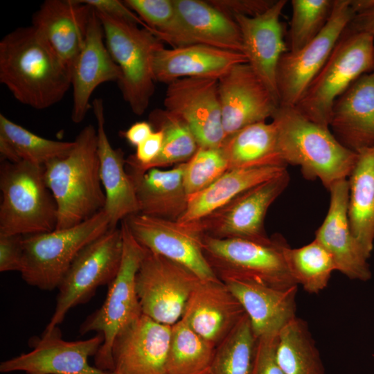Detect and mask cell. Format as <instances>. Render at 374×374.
Listing matches in <instances>:
<instances>
[{
  "mask_svg": "<svg viewBox=\"0 0 374 374\" xmlns=\"http://www.w3.org/2000/svg\"><path fill=\"white\" fill-rule=\"evenodd\" d=\"M0 82L19 103L44 109L63 98L71 75L30 26L18 28L1 40Z\"/></svg>",
  "mask_w": 374,
  "mask_h": 374,
  "instance_id": "cell-1",
  "label": "cell"
},
{
  "mask_svg": "<svg viewBox=\"0 0 374 374\" xmlns=\"http://www.w3.org/2000/svg\"><path fill=\"white\" fill-rule=\"evenodd\" d=\"M46 184L57 208L56 230L71 228L104 210L106 198L100 175L97 130L85 126L65 157L44 165Z\"/></svg>",
  "mask_w": 374,
  "mask_h": 374,
  "instance_id": "cell-2",
  "label": "cell"
},
{
  "mask_svg": "<svg viewBox=\"0 0 374 374\" xmlns=\"http://www.w3.org/2000/svg\"><path fill=\"white\" fill-rule=\"evenodd\" d=\"M271 118L286 166H299L306 179H319L328 190L348 179L357 152L344 146L330 127L309 120L292 106L279 105Z\"/></svg>",
  "mask_w": 374,
  "mask_h": 374,
  "instance_id": "cell-3",
  "label": "cell"
},
{
  "mask_svg": "<svg viewBox=\"0 0 374 374\" xmlns=\"http://www.w3.org/2000/svg\"><path fill=\"white\" fill-rule=\"evenodd\" d=\"M0 235H29L55 230L57 208L44 166L21 160L0 166Z\"/></svg>",
  "mask_w": 374,
  "mask_h": 374,
  "instance_id": "cell-4",
  "label": "cell"
},
{
  "mask_svg": "<svg viewBox=\"0 0 374 374\" xmlns=\"http://www.w3.org/2000/svg\"><path fill=\"white\" fill-rule=\"evenodd\" d=\"M123 252L121 265L109 285L102 306L88 316L80 328L82 335L95 331L102 335L103 342L95 355V366L111 372L112 349L118 335L141 314L136 287V278L147 252L134 237L125 219L121 222Z\"/></svg>",
  "mask_w": 374,
  "mask_h": 374,
  "instance_id": "cell-5",
  "label": "cell"
},
{
  "mask_svg": "<svg viewBox=\"0 0 374 374\" xmlns=\"http://www.w3.org/2000/svg\"><path fill=\"white\" fill-rule=\"evenodd\" d=\"M373 69V37L347 27L295 107L309 120L329 127L337 98L361 75Z\"/></svg>",
  "mask_w": 374,
  "mask_h": 374,
  "instance_id": "cell-6",
  "label": "cell"
},
{
  "mask_svg": "<svg viewBox=\"0 0 374 374\" xmlns=\"http://www.w3.org/2000/svg\"><path fill=\"white\" fill-rule=\"evenodd\" d=\"M96 12L106 46L121 72L118 84L123 97L133 113L141 116L154 92L153 62L162 42L145 28Z\"/></svg>",
  "mask_w": 374,
  "mask_h": 374,
  "instance_id": "cell-7",
  "label": "cell"
},
{
  "mask_svg": "<svg viewBox=\"0 0 374 374\" xmlns=\"http://www.w3.org/2000/svg\"><path fill=\"white\" fill-rule=\"evenodd\" d=\"M109 228V218L103 210L69 229L24 235L22 278L40 290L57 288L78 254Z\"/></svg>",
  "mask_w": 374,
  "mask_h": 374,
  "instance_id": "cell-8",
  "label": "cell"
},
{
  "mask_svg": "<svg viewBox=\"0 0 374 374\" xmlns=\"http://www.w3.org/2000/svg\"><path fill=\"white\" fill-rule=\"evenodd\" d=\"M286 244L282 236L266 243L206 234L202 239L204 256L219 278L234 277L279 290L298 286L285 259Z\"/></svg>",
  "mask_w": 374,
  "mask_h": 374,
  "instance_id": "cell-9",
  "label": "cell"
},
{
  "mask_svg": "<svg viewBox=\"0 0 374 374\" xmlns=\"http://www.w3.org/2000/svg\"><path fill=\"white\" fill-rule=\"evenodd\" d=\"M123 252L120 228H109L75 257L57 289L56 305L44 332L58 326L73 308L87 303L102 285H109L118 271Z\"/></svg>",
  "mask_w": 374,
  "mask_h": 374,
  "instance_id": "cell-10",
  "label": "cell"
},
{
  "mask_svg": "<svg viewBox=\"0 0 374 374\" xmlns=\"http://www.w3.org/2000/svg\"><path fill=\"white\" fill-rule=\"evenodd\" d=\"M352 0H334L330 18L312 41L280 57L276 71L280 105L295 107L322 69L354 16Z\"/></svg>",
  "mask_w": 374,
  "mask_h": 374,
  "instance_id": "cell-11",
  "label": "cell"
},
{
  "mask_svg": "<svg viewBox=\"0 0 374 374\" xmlns=\"http://www.w3.org/2000/svg\"><path fill=\"white\" fill-rule=\"evenodd\" d=\"M201 280L186 267L147 249L136 278L142 314L168 326L179 321Z\"/></svg>",
  "mask_w": 374,
  "mask_h": 374,
  "instance_id": "cell-12",
  "label": "cell"
},
{
  "mask_svg": "<svg viewBox=\"0 0 374 374\" xmlns=\"http://www.w3.org/2000/svg\"><path fill=\"white\" fill-rule=\"evenodd\" d=\"M135 239L146 249L190 270L201 280H216L203 250L200 220L180 222L140 213L125 218Z\"/></svg>",
  "mask_w": 374,
  "mask_h": 374,
  "instance_id": "cell-13",
  "label": "cell"
},
{
  "mask_svg": "<svg viewBox=\"0 0 374 374\" xmlns=\"http://www.w3.org/2000/svg\"><path fill=\"white\" fill-rule=\"evenodd\" d=\"M290 182L287 170L256 185L200 220L205 234L217 238H240L269 242L265 218L269 207Z\"/></svg>",
  "mask_w": 374,
  "mask_h": 374,
  "instance_id": "cell-14",
  "label": "cell"
},
{
  "mask_svg": "<svg viewBox=\"0 0 374 374\" xmlns=\"http://www.w3.org/2000/svg\"><path fill=\"white\" fill-rule=\"evenodd\" d=\"M166 111L183 121L199 148H220L226 139L218 80L182 78L168 84Z\"/></svg>",
  "mask_w": 374,
  "mask_h": 374,
  "instance_id": "cell-15",
  "label": "cell"
},
{
  "mask_svg": "<svg viewBox=\"0 0 374 374\" xmlns=\"http://www.w3.org/2000/svg\"><path fill=\"white\" fill-rule=\"evenodd\" d=\"M103 342L101 334L92 338L67 341L62 338L58 326L44 332L31 341L32 350L3 361L1 373L24 371L28 374H112L89 364Z\"/></svg>",
  "mask_w": 374,
  "mask_h": 374,
  "instance_id": "cell-16",
  "label": "cell"
},
{
  "mask_svg": "<svg viewBox=\"0 0 374 374\" xmlns=\"http://www.w3.org/2000/svg\"><path fill=\"white\" fill-rule=\"evenodd\" d=\"M218 93L226 138L272 118L280 105L248 63L234 66L218 80Z\"/></svg>",
  "mask_w": 374,
  "mask_h": 374,
  "instance_id": "cell-17",
  "label": "cell"
},
{
  "mask_svg": "<svg viewBox=\"0 0 374 374\" xmlns=\"http://www.w3.org/2000/svg\"><path fill=\"white\" fill-rule=\"evenodd\" d=\"M171 326L141 314L116 337L112 374H167Z\"/></svg>",
  "mask_w": 374,
  "mask_h": 374,
  "instance_id": "cell-18",
  "label": "cell"
},
{
  "mask_svg": "<svg viewBox=\"0 0 374 374\" xmlns=\"http://www.w3.org/2000/svg\"><path fill=\"white\" fill-rule=\"evenodd\" d=\"M328 190V211L314 239L331 254L337 271L350 279L368 281L372 277L368 258L353 235L348 216V179L335 182Z\"/></svg>",
  "mask_w": 374,
  "mask_h": 374,
  "instance_id": "cell-19",
  "label": "cell"
},
{
  "mask_svg": "<svg viewBox=\"0 0 374 374\" xmlns=\"http://www.w3.org/2000/svg\"><path fill=\"white\" fill-rule=\"evenodd\" d=\"M286 3V0H278L255 17H233L240 30L247 63L278 101L276 71L281 56L288 51L280 20Z\"/></svg>",
  "mask_w": 374,
  "mask_h": 374,
  "instance_id": "cell-20",
  "label": "cell"
},
{
  "mask_svg": "<svg viewBox=\"0 0 374 374\" xmlns=\"http://www.w3.org/2000/svg\"><path fill=\"white\" fill-rule=\"evenodd\" d=\"M91 7L80 0H46L32 26L70 73L84 45Z\"/></svg>",
  "mask_w": 374,
  "mask_h": 374,
  "instance_id": "cell-21",
  "label": "cell"
},
{
  "mask_svg": "<svg viewBox=\"0 0 374 374\" xmlns=\"http://www.w3.org/2000/svg\"><path fill=\"white\" fill-rule=\"evenodd\" d=\"M121 78V70L106 46L100 20L92 8L84 43L71 73L72 121H83L91 107L90 98L96 87L107 82L118 83Z\"/></svg>",
  "mask_w": 374,
  "mask_h": 374,
  "instance_id": "cell-22",
  "label": "cell"
},
{
  "mask_svg": "<svg viewBox=\"0 0 374 374\" xmlns=\"http://www.w3.org/2000/svg\"><path fill=\"white\" fill-rule=\"evenodd\" d=\"M245 314L239 301L219 278L197 284L181 318L199 335L217 346Z\"/></svg>",
  "mask_w": 374,
  "mask_h": 374,
  "instance_id": "cell-23",
  "label": "cell"
},
{
  "mask_svg": "<svg viewBox=\"0 0 374 374\" xmlns=\"http://www.w3.org/2000/svg\"><path fill=\"white\" fill-rule=\"evenodd\" d=\"M91 106L97 124L100 175L106 198L104 211L109 218L110 228H115L128 216L139 213V204L134 184L125 168L124 153L121 149L112 146L106 134L103 100L95 98Z\"/></svg>",
  "mask_w": 374,
  "mask_h": 374,
  "instance_id": "cell-24",
  "label": "cell"
},
{
  "mask_svg": "<svg viewBox=\"0 0 374 374\" xmlns=\"http://www.w3.org/2000/svg\"><path fill=\"white\" fill-rule=\"evenodd\" d=\"M242 305L256 339L278 335L296 317L298 286L279 290L249 280L220 278Z\"/></svg>",
  "mask_w": 374,
  "mask_h": 374,
  "instance_id": "cell-25",
  "label": "cell"
},
{
  "mask_svg": "<svg viewBox=\"0 0 374 374\" xmlns=\"http://www.w3.org/2000/svg\"><path fill=\"white\" fill-rule=\"evenodd\" d=\"M329 127L344 146L354 152L374 146V69L337 98Z\"/></svg>",
  "mask_w": 374,
  "mask_h": 374,
  "instance_id": "cell-26",
  "label": "cell"
},
{
  "mask_svg": "<svg viewBox=\"0 0 374 374\" xmlns=\"http://www.w3.org/2000/svg\"><path fill=\"white\" fill-rule=\"evenodd\" d=\"M247 63L242 53L195 44L172 48L161 47L155 53V81L169 84L182 78L219 80L234 66Z\"/></svg>",
  "mask_w": 374,
  "mask_h": 374,
  "instance_id": "cell-27",
  "label": "cell"
},
{
  "mask_svg": "<svg viewBox=\"0 0 374 374\" xmlns=\"http://www.w3.org/2000/svg\"><path fill=\"white\" fill-rule=\"evenodd\" d=\"M186 162L168 170L154 168L145 172L125 166L134 186L140 213L170 220H179L186 210L188 201L184 181Z\"/></svg>",
  "mask_w": 374,
  "mask_h": 374,
  "instance_id": "cell-28",
  "label": "cell"
},
{
  "mask_svg": "<svg viewBox=\"0 0 374 374\" xmlns=\"http://www.w3.org/2000/svg\"><path fill=\"white\" fill-rule=\"evenodd\" d=\"M285 170V166L229 169L206 188L188 197L186 210L177 221L200 220L244 191L278 176Z\"/></svg>",
  "mask_w": 374,
  "mask_h": 374,
  "instance_id": "cell-29",
  "label": "cell"
},
{
  "mask_svg": "<svg viewBox=\"0 0 374 374\" xmlns=\"http://www.w3.org/2000/svg\"><path fill=\"white\" fill-rule=\"evenodd\" d=\"M348 177V216L353 235L369 258L374 242V146L362 149Z\"/></svg>",
  "mask_w": 374,
  "mask_h": 374,
  "instance_id": "cell-30",
  "label": "cell"
},
{
  "mask_svg": "<svg viewBox=\"0 0 374 374\" xmlns=\"http://www.w3.org/2000/svg\"><path fill=\"white\" fill-rule=\"evenodd\" d=\"M229 170L264 166H285L273 121L249 125L227 136L221 147Z\"/></svg>",
  "mask_w": 374,
  "mask_h": 374,
  "instance_id": "cell-31",
  "label": "cell"
},
{
  "mask_svg": "<svg viewBox=\"0 0 374 374\" xmlns=\"http://www.w3.org/2000/svg\"><path fill=\"white\" fill-rule=\"evenodd\" d=\"M173 1L198 44L243 53L240 30L234 19L224 14L208 1Z\"/></svg>",
  "mask_w": 374,
  "mask_h": 374,
  "instance_id": "cell-32",
  "label": "cell"
},
{
  "mask_svg": "<svg viewBox=\"0 0 374 374\" xmlns=\"http://www.w3.org/2000/svg\"><path fill=\"white\" fill-rule=\"evenodd\" d=\"M276 357L284 374H325L315 341L301 318L296 317L279 332Z\"/></svg>",
  "mask_w": 374,
  "mask_h": 374,
  "instance_id": "cell-33",
  "label": "cell"
},
{
  "mask_svg": "<svg viewBox=\"0 0 374 374\" xmlns=\"http://www.w3.org/2000/svg\"><path fill=\"white\" fill-rule=\"evenodd\" d=\"M145 28L174 48L198 44L177 11L173 0H126Z\"/></svg>",
  "mask_w": 374,
  "mask_h": 374,
  "instance_id": "cell-34",
  "label": "cell"
},
{
  "mask_svg": "<svg viewBox=\"0 0 374 374\" xmlns=\"http://www.w3.org/2000/svg\"><path fill=\"white\" fill-rule=\"evenodd\" d=\"M283 253L293 278L309 294L325 289L332 273L337 271L331 254L315 239L299 248L286 244Z\"/></svg>",
  "mask_w": 374,
  "mask_h": 374,
  "instance_id": "cell-35",
  "label": "cell"
},
{
  "mask_svg": "<svg viewBox=\"0 0 374 374\" xmlns=\"http://www.w3.org/2000/svg\"><path fill=\"white\" fill-rule=\"evenodd\" d=\"M215 348L181 318L171 326L167 374H191L208 368Z\"/></svg>",
  "mask_w": 374,
  "mask_h": 374,
  "instance_id": "cell-36",
  "label": "cell"
},
{
  "mask_svg": "<svg viewBox=\"0 0 374 374\" xmlns=\"http://www.w3.org/2000/svg\"><path fill=\"white\" fill-rule=\"evenodd\" d=\"M256 338L245 314L216 346L211 374H250Z\"/></svg>",
  "mask_w": 374,
  "mask_h": 374,
  "instance_id": "cell-37",
  "label": "cell"
},
{
  "mask_svg": "<svg viewBox=\"0 0 374 374\" xmlns=\"http://www.w3.org/2000/svg\"><path fill=\"white\" fill-rule=\"evenodd\" d=\"M150 120L152 125H156L163 132L161 150L158 157L145 167L141 169L128 167L145 172L154 168L186 162L195 154L199 148L197 142L183 121L166 110L152 112Z\"/></svg>",
  "mask_w": 374,
  "mask_h": 374,
  "instance_id": "cell-38",
  "label": "cell"
},
{
  "mask_svg": "<svg viewBox=\"0 0 374 374\" xmlns=\"http://www.w3.org/2000/svg\"><path fill=\"white\" fill-rule=\"evenodd\" d=\"M0 135L10 143L21 160L41 166L66 156L74 145V141H55L38 136L3 114H0Z\"/></svg>",
  "mask_w": 374,
  "mask_h": 374,
  "instance_id": "cell-39",
  "label": "cell"
},
{
  "mask_svg": "<svg viewBox=\"0 0 374 374\" xmlns=\"http://www.w3.org/2000/svg\"><path fill=\"white\" fill-rule=\"evenodd\" d=\"M289 49L295 52L312 41L324 28L334 0H292Z\"/></svg>",
  "mask_w": 374,
  "mask_h": 374,
  "instance_id": "cell-40",
  "label": "cell"
},
{
  "mask_svg": "<svg viewBox=\"0 0 374 374\" xmlns=\"http://www.w3.org/2000/svg\"><path fill=\"white\" fill-rule=\"evenodd\" d=\"M229 170L222 148H199L186 164L184 186L188 197L204 190Z\"/></svg>",
  "mask_w": 374,
  "mask_h": 374,
  "instance_id": "cell-41",
  "label": "cell"
},
{
  "mask_svg": "<svg viewBox=\"0 0 374 374\" xmlns=\"http://www.w3.org/2000/svg\"><path fill=\"white\" fill-rule=\"evenodd\" d=\"M278 335L256 339L250 374H284L276 357Z\"/></svg>",
  "mask_w": 374,
  "mask_h": 374,
  "instance_id": "cell-42",
  "label": "cell"
},
{
  "mask_svg": "<svg viewBox=\"0 0 374 374\" xmlns=\"http://www.w3.org/2000/svg\"><path fill=\"white\" fill-rule=\"evenodd\" d=\"M208 1L233 19L235 15L255 17L265 12L275 2L271 0H211Z\"/></svg>",
  "mask_w": 374,
  "mask_h": 374,
  "instance_id": "cell-43",
  "label": "cell"
},
{
  "mask_svg": "<svg viewBox=\"0 0 374 374\" xmlns=\"http://www.w3.org/2000/svg\"><path fill=\"white\" fill-rule=\"evenodd\" d=\"M23 235H0V271H21Z\"/></svg>",
  "mask_w": 374,
  "mask_h": 374,
  "instance_id": "cell-44",
  "label": "cell"
},
{
  "mask_svg": "<svg viewBox=\"0 0 374 374\" xmlns=\"http://www.w3.org/2000/svg\"><path fill=\"white\" fill-rule=\"evenodd\" d=\"M163 141L161 129L154 131L143 142L136 147L134 154L125 159V165L141 169L152 163L159 154Z\"/></svg>",
  "mask_w": 374,
  "mask_h": 374,
  "instance_id": "cell-45",
  "label": "cell"
},
{
  "mask_svg": "<svg viewBox=\"0 0 374 374\" xmlns=\"http://www.w3.org/2000/svg\"><path fill=\"white\" fill-rule=\"evenodd\" d=\"M90 6L96 11L105 14L112 17L120 19L132 24H141L143 28L145 24L140 17L124 1L118 0H80Z\"/></svg>",
  "mask_w": 374,
  "mask_h": 374,
  "instance_id": "cell-46",
  "label": "cell"
},
{
  "mask_svg": "<svg viewBox=\"0 0 374 374\" xmlns=\"http://www.w3.org/2000/svg\"><path fill=\"white\" fill-rule=\"evenodd\" d=\"M354 16L348 28L371 35L374 39V0H352Z\"/></svg>",
  "mask_w": 374,
  "mask_h": 374,
  "instance_id": "cell-47",
  "label": "cell"
},
{
  "mask_svg": "<svg viewBox=\"0 0 374 374\" xmlns=\"http://www.w3.org/2000/svg\"><path fill=\"white\" fill-rule=\"evenodd\" d=\"M154 132L152 125L146 121L136 122L132 124L127 130L121 132L128 143L137 147L143 142Z\"/></svg>",
  "mask_w": 374,
  "mask_h": 374,
  "instance_id": "cell-48",
  "label": "cell"
},
{
  "mask_svg": "<svg viewBox=\"0 0 374 374\" xmlns=\"http://www.w3.org/2000/svg\"><path fill=\"white\" fill-rule=\"evenodd\" d=\"M0 153L3 161L13 163L21 161L13 146L1 135H0Z\"/></svg>",
  "mask_w": 374,
  "mask_h": 374,
  "instance_id": "cell-49",
  "label": "cell"
},
{
  "mask_svg": "<svg viewBox=\"0 0 374 374\" xmlns=\"http://www.w3.org/2000/svg\"><path fill=\"white\" fill-rule=\"evenodd\" d=\"M191 374H211L210 371V366L204 370Z\"/></svg>",
  "mask_w": 374,
  "mask_h": 374,
  "instance_id": "cell-50",
  "label": "cell"
}]
</instances>
